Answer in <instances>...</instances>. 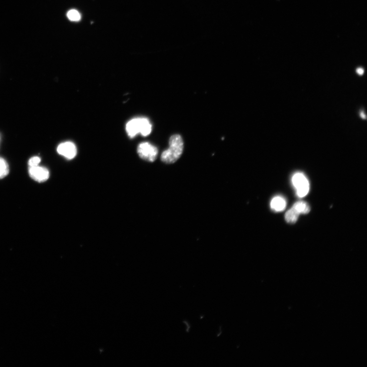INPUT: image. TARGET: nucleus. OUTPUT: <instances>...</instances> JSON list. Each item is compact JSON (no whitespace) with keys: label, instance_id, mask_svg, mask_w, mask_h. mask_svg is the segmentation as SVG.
<instances>
[{"label":"nucleus","instance_id":"f257e3e1","mask_svg":"<svg viewBox=\"0 0 367 367\" xmlns=\"http://www.w3.org/2000/svg\"><path fill=\"white\" fill-rule=\"evenodd\" d=\"M184 150V142L180 135L175 134L171 137L169 148L163 152L161 160L166 164L176 162L180 158Z\"/></svg>","mask_w":367,"mask_h":367},{"label":"nucleus","instance_id":"f03ea898","mask_svg":"<svg viewBox=\"0 0 367 367\" xmlns=\"http://www.w3.org/2000/svg\"><path fill=\"white\" fill-rule=\"evenodd\" d=\"M126 130L128 135L131 138L138 134L147 136L152 132V125L149 120L146 117H136L127 123Z\"/></svg>","mask_w":367,"mask_h":367},{"label":"nucleus","instance_id":"7ed1b4c3","mask_svg":"<svg viewBox=\"0 0 367 367\" xmlns=\"http://www.w3.org/2000/svg\"><path fill=\"white\" fill-rule=\"evenodd\" d=\"M137 153L142 160L148 162H154L158 156V148L149 143H143L137 147Z\"/></svg>","mask_w":367,"mask_h":367},{"label":"nucleus","instance_id":"20e7f679","mask_svg":"<svg viewBox=\"0 0 367 367\" xmlns=\"http://www.w3.org/2000/svg\"><path fill=\"white\" fill-rule=\"evenodd\" d=\"M292 181L299 197H303L309 193V182L303 173H296L292 177Z\"/></svg>","mask_w":367,"mask_h":367},{"label":"nucleus","instance_id":"39448f33","mask_svg":"<svg viewBox=\"0 0 367 367\" xmlns=\"http://www.w3.org/2000/svg\"><path fill=\"white\" fill-rule=\"evenodd\" d=\"M57 152L67 160H73L77 154V148L72 142H66L59 144L57 147Z\"/></svg>","mask_w":367,"mask_h":367},{"label":"nucleus","instance_id":"423d86ee","mask_svg":"<svg viewBox=\"0 0 367 367\" xmlns=\"http://www.w3.org/2000/svg\"><path fill=\"white\" fill-rule=\"evenodd\" d=\"M29 174L33 180L39 183L46 181L49 176V172L47 168L39 165L30 167Z\"/></svg>","mask_w":367,"mask_h":367},{"label":"nucleus","instance_id":"0eeeda50","mask_svg":"<svg viewBox=\"0 0 367 367\" xmlns=\"http://www.w3.org/2000/svg\"><path fill=\"white\" fill-rule=\"evenodd\" d=\"M271 209L275 212H281L285 210L286 202L284 198L281 196L274 197L271 203Z\"/></svg>","mask_w":367,"mask_h":367},{"label":"nucleus","instance_id":"6e6552de","mask_svg":"<svg viewBox=\"0 0 367 367\" xmlns=\"http://www.w3.org/2000/svg\"><path fill=\"white\" fill-rule=\"evenodd\" d=\"M300 214H306L310 212V207L308 204L303 201L297 202L292 207Z\"/></svg>","mask_w":367,"mask_h":367},{"label":"nucleus","instance_id":"1a4fd4ad","mask_svg":"<svg viewBox=\"0 0 367 367\" xmlns=\"http://www.w3.org/2000/svg\"><path fill=\"white\" fill-rule=\"evenodd\" d=\"M300 214L297 212L293 207L287 211L285 214L286 221L289 223H295L297 220Z\"/></svg>","mask_w":367,"mask_h":367},{"label":"nucleus","instance_id":"9d476101","mask_svg":"<svg viewBox=\"0 0 367 367\" xmlns=\"http://www.w3.org/2000/svg\"><path fill=\"white\" fill-rule=\"evenodd\" d=\"M9 172L7 162L3 158L0 157V179L7 176Z\"/></svg>","mask_w":367,"mask_h":367},{"label":"nucleus","instance_id":"9b49d317","mask_svg":"<svg viewBox=\"0 0 367 367\" xmlns=\"http://www.w3.org/2000/svg\"><path fill=\"white\" fill-rule=\"evenodd\" d=\"M67 17L69 20L73 22H78L81 20V16L77 10L71 9L67 13Z\"/></svg>","mask_w":367,"mask_h":367},{"label":"nucleus","instance_id":"f8f14e48","mask_svg":"<svg viewBox=\"0 0 367 367\" xmlns=\"http://www.w3.org/2000/svg\"><path fill=\"white\" fill-rule=\"evenodd\" d=\"M41 161V158H39L38 156H34L30 159L28 162V164L30 167L37 166L39 165Z\"/></svg>","mask_w":367,"mask_h":367},{"label":"nucleus","instance_id":"ddd939ff","mask_svg":"<svg viewBox=\"0 0 367 367\" xmlns=\"http://www.w3.org/2000/svg\"><path fill=\"white\" fill-rule=\"evenodd\" d=\"M356 72L360 75H362L364 74V69L362 68H358L357 69Z\"/></svg>","mask_w":367,"mask_h":367},{"label":"nucleus","instance_id":"4468645a","mask_svg":"<svg viewBox=\"0 0 367 367\" xmlns=\"http://www.w3.org/2000/svg\"><path fill=\"white\" fill-rule=\"evenodd\" d=\"M361 115V116H362V117L363 118H364V119L366 118V116H365V114L364 113V112H362Z\"/></svg>","mask_w":367,"mask_h":367}]
</instances>
